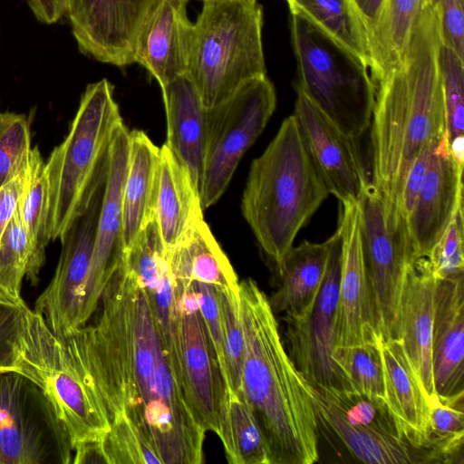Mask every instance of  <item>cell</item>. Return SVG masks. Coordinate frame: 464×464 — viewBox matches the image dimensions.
<instances>
[{
	"label": "cell",
	"mask_w": 464,
	"mask_h": 464,
	"mask_svg": "<svg viewBox=\"0 0 464 464\" xmlns=\"http://www.w3.org/2000/svg\"><path fill=\"white\" fill-rule=\"evenodd\" d=\"M101 302L95 324L70 335L94 379L110 422L126 414L163 464L202 463L207 431L173 376L150 298L122 263Z\"/></svg>",
	"instance_id": "6da1fadb"
},
{
	"label": "cell",
	"mask_w": 464,
	"mask_h": 464,
	"mask_svg": "<svg viewBox=\"0 0 464 464\" xmlns=\"http://www.w3.org/2000/svg\"><path fill=\"white\" fill-rule=\"evenodd\" d=\"M441 45L438 12L424 0L401 61L376 84L371 182L399 210L412 162L426 146L446 135Z\"/></svg>",
	"instance_id": "7a4b0ae2"
},
{
	"label": "cell",
	"mask_w": 464,
	"mask_h": 464,
	"mask_svg": "<svg viewBox=\"0 0 464 464\" xmlns=\"http://www.w3.org/2000/svg\"><path fill=\"white\" fill-rule=\"evenodd\" d=\"M238 295L245 335L242 395L264 432L270 464H313L319 459L318 424L306 381L256 282L240 281Z\"/></svg>",
	"instance_id": "3957f363"
},
{
	"label": "cell",
	"mask_w": 464,
	"mask_h": 464,
	"mask_svg": "<svg viewBox=\"0 0 464 464\" xmlns=\"http://www.w3.org/2000/svg\"><path fill=\"white\" fill-rule=\"evenodd\" d=\"M328 195L293 114L252 161L241 200L242 215L274 269Z\"/></svg>",
	"instance_id": "277c9868"
},
{
	"label": "cell",
	"mask_w": 464,
	"mask_h": 464,
	"mask_svg": "<svg viewBox=\"0 0 464 464\" xmlns=\"http://www.w3.org/2000/svg\"><path fill=\"white\" fill-rule=\"evenodd\" d=\"M113 90L107 79L87 85L68 134L45 162L53 241L63 238L106 170L111 140L123 123Z\"/></svg>",
	"instance_id": "5b68a950"
},
{
	"label": "cell",
	"mask_w": 464,
	"mask_h": 464,
	"mask_svg": "<svg viewBox=\"0 0 464 464\" xmlns=\"http://www.w3.org/2000/svg\"><path fill=\"white\" fill-rule=\"evenodd\" d=\"M14 354L15 372L43 392L65 429L72 450L80 442L108 431L106 408L70 334L58 337L44 318L26 305Z\"/></svg>",
	"instance_id": "8992f818"
},
{
	"label": "cell",
	"mask_w": 464,
	"mask_h": 464,
	"mask_svg": "<svg viewBox=\"0 0 464 464\" xmlns=\"http://www.w3.org/2000/svg\"><path fill=\"white\" fill-rule=\"evenodd\" d=\"M262 27L258 0H203L193 24L186 74L206 108L266 75Z\"/></svg>",
	"instance_id": "52a82bcc"
},
{
	"label": "cell",
	"mask_w": 464,
	"mask_h": 464,
	"mask_svg": "<svg viewBox=\"0 0 464 464\" xmlns=\"http://www.w3.org/2000/svg\"><path fill=\"white\" fill-rule=\"evenodd\" d=\"M291 13V38L299 89L344 135L356 140L369 129L376 84L367 64L300 12Z\"/></svg>",
	"instance_id": "ba28073f"
},
{
	"label": "cell",
	"mask_w": 464,
	"mask_h": 464,
	"mask_svg": "<svg viewBox=\"0 0 464 464\" xmlns=\"http://www.w3.org/2000/svg\"><path fill=\"white\" fill-rule=\"evenodd\" d=\"M305 381L318 426L333 432L360 461L439 463L430 450L414 447L402 439L386 402L355 391Z\"/></svg>",
	"instance_id": "9c48e42d"
},
{
	"label": "cell",
	"mask_w": 464,
	"mask_h": 464,
	"mask_svg": "<svg viewBox=\"0 0 464 464\" xmlns=\"http://www.w3.org/2000/svg\"><path fill=\"white\" fill-rule=\"evenodd\" d=\"M361 242L377 324L383 339H398L401 294L414 260L407 223L370 181L358 200Z\"/></svg>",
	"instance_id": "30bf717a"
},
{
	"label": "cell",
	"mask_w": 464,
	"mask_h": 464,
	"mask_svg": "<svg viewBox=\"0 0 464 464\" xmlns=\"http://www.w3.org/2000/svg\"><path fill=\"white\" fill-rule=\"evenodd\" d=\"M276 106L273 83L255 78L221 103L206 108V145L200 204L206 209L227 188L242 157L266 128Z\"/></svg>",
	"instance_id": "8fae6325"
},
{
	"label": "cell",
	"mask_w": 464,
	"mask_h": 464,
	"mask_svg": "<svg viewBox=\"0 0 464 464\" xmlns=\"http://www.w3.org/2000/svg\"><path fill=\"white\" fill-rule=\"evenodd\" d=\"M70 438L40 388L0 372V464H72Z\"/></svg>",
	"instance_id": "7c38bea8"
},
{
	"label": "cell",
	"mask_w": 464,
	"mask_h": 464,
	"mask_svg": "<svg viewBox=\"0 0 464 464\" xmlns=\"http://www.w3.org/2000/svg\"><path fill=\"white\" fill-rule=\"evenodd\" d=\"M341 267L342 232L338 226L332 236L326 270L313 304L302 314H285L283 319L287 352L304 378L323 386L354 391L334 359Z\"/></svg>",
	"instance_id": "4fadbf2b"
},
{
	"label": "cell",
	"mask_w": 464,
	"mask_h": 464,
	"mask_svg": "<svg viewBox=\"0 0 464 464\" xmlns=\"http://www.w3.org/2000/svg\"><path fill=\"white\" fill-rule=\"evenodd\" d=\"M173 280L181 389L197 421L218 435L226 386L192 282Z\"/></svg>",
	"instance_id": "5bb4252c"
},
{
	"label": "cell",
	"mask_w": 464,
	"mask_h": 464,
	"mask_svg": "<svg viewBox=\"0 0 464 464\" xmlns=\"http://www.w3.org/2000/svg\"><path fill=\"white\" fill-rule=\"evenodd\" d=\"M105 176L106 170L87 207L61 240L62 252L53 277L35 301L34 311L58 337L83 326L84 289L93 254Z\"/></svg>",
	"instance_id": "9a60e30c"
},
{
	"label": "cell",
	"mask_w": 464,
	"mask_h": 464,
	"mask_svg": "<svg viewBox=\"0 0 464 464\" xmlns=\"http://www.w3.org/2000/svg\"><path fill=\"white\" fill-rule=\"evenodd\" d=\"M158 0H69L66 16L79 51L101 63H133L138 34Z\"/></svg>",
	"instance_id": "2e32d148"
},
{
	"label": "cell",
	"mask_w": 464,
	"mask_h": 464,
	"mask_svg": "<svg viewBox=\"0 0 464 464\" xmlns=\"http://www.w3.org/2000/svg\"><path fill=\"white\" fill-rule=\"evenodd\" d=\"M129 150L130 130L121 123L113 135L107 159L104 191L84 289L82 325L96 311L108 281L123 259L122 190Z\"/></svg>",
	"instance_id": "e0dca14e"
},
{
	"label": "cell",
	"mask_w": 464,
	"mask_h": 464,
	"mask_svg": "<svg viewBox=\"0 0 464 464\" xmlns=\"http://www.w3.org/2000/svg\"><path fill=\"white\" fill-rule=\"evenodd\" d=\"M342 267L336 314L335 347L378 341L379 332L365 268L357 202L340 203Z\"/></svg>",
	"instance_id": "ac0fdd59"
},
{
	"label": "cell",
	"mask_w": 464,
	"mask_h": 464,
	"mask_svg": "<svg viewBox=\"0 0 464 464\" xmlns=\"http://www.w3.org/2000/svg\"><path fill=\"white\" fill-rule=\"evenodd\" d=\"M295 117L311 157L340 203L357 202L368 179L355 140L344 135L297 88Z\"/></svg>",
	"instance_id": "d6986e66"
},
{
	"label": "cell",
	"mask_w": 464,
	"mask_h": 464,
	"mask_svg": "<svg viewBox=\"0 0 464 464\" xmlns=\"http://www.w3.org/2000/svg\"><path fill=\"white\" fill-rule=\"evenodd\" d=\"M463 166L452 157L446 135L434 148L406 219L413 259L427 257L463 207Z\"/></svg>",
	"instance_id": "ffe728a7"
},
{
	"label": "cell",
	"mask_w": 464,
	"mask_h": 464,
	"mask_svg": "<svg viewBox=\"0 0 464 464\" xmlns=\"http://www.w3.org/2000/svg\"><path fill=\"white\" fill-rule=\"evenodd\" d=\"M188 1L158 0L135 42L133 63L143 66L160 88L187 73L193 32Z\"/></svg>",
	"instance_id": "44dd1931"
},
{
	"label": "cell",
	"mask_w": 464,
	"mask_h": 464,
	"mask_svg": "<svg viewBox=\"0 0 464 464\" xmlns=\"http://www.w3.org/2000/svg\"><path fill=\"white\" fill-rule=\"evenodd\" d=\"M436 285L428 258L413 260L407 269L400 309L399 340L429 401L437 394L432 370Z\"/></svg>",
	"instance_id": "7402d4cb"
},
{
	"label": "cell",
	"mask_w": 464,
	"mask_h": 464,
	"mask_svg": "<svg viewBox=\"0 0 464 464\" xmlns=\"http://www.w3.org/2000/svg\"><path fill=\"white\" fill-rule=\"evenodd\" d=\"M464 276L437 279L432 370L438 396L464 394Z\"/></svg>",
	"instance_id": "603a6c76"
},
{
	"label": "cell",
	"mask_w": 464,
	"mask_h": 464,
	"mask_svg": "<svg viewBox=\"0 0 464 464\" xmlns=\"http://www.w3.org/2000/svg\"><path fill=\"white\" fill-rule=\"evenodd\" d=\"M380 345L384 372L385 401L400 435L411 445L430 450L433 453L430 448L429 399L402 344L398 339L381 337Z\"/></svg>",
	"instance_id": "cb8c5ba5"
},
{
	"label": "cell",
	"mask_w": 464,
	"mask_h": 464,
	"mask_svg": "<svg viewBox=\"0 0 464 464\" xmlns=\"http://www.w3.org/2000/svg\"><path fill=\"white\" fill-rule=\"evenodd\" d=\"M161 92L167 120L165 144L188 169L200 194L206 145V107L187 74L163 86Z\"/></svg>",
	"instance_id": "d4e9b609"
},
{
	"label": "cell",
	"mask_w": 464,
	"mask_h": 464,
	"mask_svg": "<svg viewBox=\"0 0 464 464\" xmlns=\"http://www.w3.org/2000/svg\"><path fill=\"white\" fill-rule=\"evenodd\" d=\"M203 209L188 169L164 143L160 148L155 218L167 250L171 249Z\"/></svg>",
	"instance_id": "484cf974"
},
{
	"label": "cell",
	"mask_w": 464,
	"mask_h": 464,
	"mask_svg": "<svg viewBox=\"0 0 464 464\" xmlns=\"http://www.w3.org/2000/svg\"><path fill=\"white\" fill-rule=\"evenodd\" d=\"M332 237L323 243L304 240L292 246L274 270L277 289L268 297L275 314H299L313 304L326 270Z\"/></svg>",
	"instance_id": "4316f807"
},
{
	"label": "cell",
	"mask_w": 464,
	"mask_h": 464,
	"mask_svg": "<svg viewBox=\"0 0 464 464\" xmlns=\"http://www.w3.org/2000/svg\"><path fill=\"white\" fill-rule=\"evenodd\" d=\"M160 148L142 130L130 131L122 190V232L126 248L155 215Z\"/></svg>",
	"instance_id": "83f0119b"
},
{
	"label": "cell",
	"mask_w": 464,
	"mask_h": 464,
	"mask_svg": "<svg viewBox=\"0 0 464 464\" xmlns=\"http://www.w3.org/2000/svg\"><path fill=\"white\" fill-rule=\"evenodd\" d=\"M169 265L175 279L238 289L239 281L203 216L169 250Z\"/></svg>",
	"instance_id": "f1b7e54d"
},
{
	"label": "cell",
	"mask_w": 464,
	"mask_h": 464,
	"mask_svg": "<svg viewBox=\"0 0 464 464\" xmlns=\"http://www.w3.org/2000/svg\"><path fill=\"white\" fill-rule=\"evenodd\" d=\"M424 0H384L369 33L370 72L375 84L401 61Z\"/></svg>",
	"instance_id": "f546056e"
},
{
	"label": "cell",
	"mask_w": 464,
	"mask_h": 464,
	"mask_svg": "<svg viewBox=\"0 0 464 464\" xmlns=\"http://www.w3.org/2000/svg\"><path fill=\"white\" fill-rule=\"evenodd\" d=\"M229 464H270L261 426L244 397L226 389L219 431Z\"/></svg>",
	"instance_id": "4dcf8cb0"
},
{
	"label": "cell",
	"mask_w": 464,
	"mask_h": 464,
	"mask_svg": "<svg viewBox=\"0 0 464 464\" xmlns=\"http://www.w3.org/2000/svg\"><path fill=\"white\" fill-rule=\"evenodd\" d=\"M371 67L367 27L353 0H285Z\"/></svg>",
	"instance_id": "1f68e13d"
},
{
	"label": "cell",
	"mask_w": 464,
	"mask_h": 464,
	"mask_svg": "<svg viewBox=\"0 0 464 464\" xmlns=\"http://www.w3.org/2000/svg\"><path fill=\"white\" fill-rule=\"evenodd\" d=\"M17 209L27 233L33 251V270L39 273L45 262V248L51 241L49 234V186L41 153L32 148L26 168V179Z\"/></svg>",
	"instance_id": "d6a6232c"
},
{
	"label": "cell",
	"mask_w": 464,
	"mask_h": 464,
	"mask_svg": "<svg viewBox=\"0 0 464 464\" xmlns=\"http://www.w3.org/2000/svg\"><path fill=\"white\" fill-rule=\"evenodd\" d=\"M31 285L38 281L33 270V251L16 208L0 236V298L14 304L24 303L21 296L23 279Z\"/></svg>",
	"instance_id": "836d02e7"
},
{
	"label": "cell",
	"mask_w": 464,
	"mask_h": 464,
	"mask_svg": "<svg viewBox=\"0 0 464 464\" xmlns=\"http://www.w3.org/2000/svg\"><path fill=\"white\" fill-rule=\"evenodd\" d=\"M122 264L149 297H154L163 273L169 266L168 250L155 215L125 248Z\"/></svg>",
	"instance_id": "e575fe53"
},
{
	"label": "cell",
	"mask_w": 464,
	"mask_h": 464,
	"mask_svg": "<svg viewBox=\"0 0 464 464\" xmlns=\"http://www.w3.org/2000/svg\"><path fill=\"white\" fill-rule=\"evenodd\" d=\"M439 60L449 150L454 160L463 166L464 58L442 44Z\"/></svg>",
	"instance_id": "d590c367"
},
{
	"label": "cell",
	"mask_w": 464,
	"mask_h": 464,
	"mask_svg": "<svg viewBox=\"0 0 464 464\" xmlns=\"http://www.w3.org/2000/svg\"><path fill=\"white\" fill-rule=\"evenodd\" d=\"M380 339L346 347H335L334 359L355 392L386 402Z\"/></svg>",
	"instance_id": "8d00e7d4"
},
{
	"label": "cell",
	"mask_w": 464,
	"mask_h": 464,
	"mask_svg": "<svg viewBox=\"0 0 464 464\" xmlns=\"http://www.w3.org/2000/svg\"><path fill=\"white\" fill-rule=\"evenodd\" d=\"M216 287L224 351L226 389L242 395L245 335L240 316L238 289Z\"/></svg>",
	"instance_id": "74e56055"
},
{
	"label": "cell",
	"mask_w": 464,
	"mask_h": 464,
	"mask_svg": "<svg viewBox=\"0 0 464 464\" xmlns=\"http://www.w3.org/2000/svg\"><path fill=\"white\" fill-rule=\"evenodd\" d=\"M464 394L450 398L434 395L430 399V448L440 463L462 459L464 440Z\"/></svg>",
	"instance_id": "f35d334b"
},
{
	"label": "cell",
	"mask_w": 464,
	"mask_h": 464,
	"mask_svg": "<svg viewBox=\"0 0 464 464\" xmlns=\"http://www.w3.org/2000/svg\"><path fill=\"white\" fill-rule=\"evenodd\" d=\"M103 443L110 464H163L149 439L124 413L111 419Z\"/></svg>",
	"instance_id": "ab89813d"
},
{
	"label": "cell",
	"mask_w": 464,
	"mask_h": 464,
	"mask_svg": "<svg viewBox=\"0 0 464 464\" xmlns=\"http://www.w3.org/2000/svg\"><path fill=\"white\" fill-rule=\"evenodd\" d=\"M31 150L27 117L0 111V188L26 168Z\"/></svg>",
	"instance_id": "60d3db41"
},
{
	"label": "cell",
	"mask_w": 464,
	"mask_h": 464,
	"mask_svg": "<svg viewBox=\"0 0 464 464\" xmlns=\"http://www.w3.org/2000/svg\"><path fill=\"white\" fill-rule=\"evenodd\" d=\"M463 224V207H460L427 256L438 280L464 276Z\"/></svg>",
	"instance_id": "b9f144b4"
},
{
	"label": "cell",
	"mask_w": 464,
	"mask_h": 464,
	"mask_svg": "<svg viewBox=\"0 0 464 464\" xmlns=\"http://www.w3.org/2000/svg\"><path fill=\"white\" fill-rule=\"evenodd\" d=\"M198 308L208 330L224 381L225 365L219 306L215 285L192 282Z\"/></svg>",
	"instance_id": "7bdbcfd3"
},
{
	"label": "cell",
	"mask_w": 464,
	"mask_h": 464,
	"mask_svg": "<svg viewBox=\"0 0 464 464\" xmlns=\"http://www.w3.org/2000/svg\"><path fill=\"white\" fill-rule=\"evenodd\" d=\"M437 10L442 44L464 58V0H428Z\"/></svg>",
	"instance_id": "ee69618b"
},
{
	"label": "cell",
	"mask_w": 464,
	"mask_h": 464,
	"mask_svg": "<svg viewBox=\"0 0 464 464\" xmlns=\"http://www.w3.org/2000/svg\"><path fill=\"white\" fill-rule=\"evenodd\" d=\"M25 306L0 298V372L15 371L14 348Z\"/></svg>",
	"instance_id": "f6af8a7d"
},
{
	"label": "cell",
	"mask_w": 464,
	"mask_h": 464,
	"mask_svg": "<svg viewBox=\"0 0 464 464\" xmlns=\"http://www.w3.org/2000/svg\"><path fill=\"white\" fill-rule=\"evenodd\" d=\"M441 140L434 141L426 146L414 160L409 169L401 189L400 201V211L405 219H407L408 216L410 215L416 200L419 189L429 165L430 155L434 148Z\"/></svg>",
	"instance_id": "bcb514c9"
},
{
	"label": "cell",
	"mask_w": 464,
	"mask_h": 464,
	"mask_svg": "<svg viewBox=\"0 0 464 464\" xmlns=\"http://www.w3.org/2000/svg\"><path fill=\"white\" fill-rule=\"evenodd\" d=\"M26 168L0 188V236L18 207L25 185Z\"/></svg>",
	"instance_id": "7dc6e473"
},
{
	"label": "cell",
	"mask_w": 464,
	"mask_h": 464,
	"mask_svg": "<svg viewBox=\"0 0 464 464\" xmlns=\"http://www.w3.org/2000/svg\"><path fill=\"white\" fill-rule=\"evenodd\" d=\"M38 22L53 24L67 14L69 0H26Z\"/></svg>",
	"instance_id": "c3c4849f"
},
{
	"label": "cell",
	"mask_w": 464,
	"mask_h": 464,
	"mask_svg": "<svg viewBox=\"0 0 464 464\" xmlns=\"http://www.w3.org/2000/svg\"><path fill=\"white\" fill-rule=\"evenodd\" d=\"M103 436L87 439L73 449V464L109 463L105 451Z\"/></svg>",
	"instance_id": "681fc988"
},
{
	"label": "cell",
	"mask_w": 464,
	"mask_h": 464,
	"mask_svg": "<svg viewBox=\"0 0 464 464\" xmlns=\"http://www.w3.org/2000/svg\"><path fill=\"white\" fill-rule=\"evenodd\" d=\"M353 2L362 16L369 34L379 18L384 0H353Z\"/></svg>",
	"instance_id": "f907efd6"
},
{
	"label": "cell",
	"mask_w": 464,
	"mask_h": 464,
	"mask_svg": "<svg viewBox=\"0 0 464 464\" xmlns=\"http://www.w3.org/2000/svg\"><path fill=\"white\" fill-rule=\"evenodd\" d=\"M203 1V0H202Z\"/></svg>",
	"instance_id": "816d5d0a"
}]
</instances>
